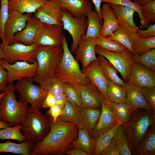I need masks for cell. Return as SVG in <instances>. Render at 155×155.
Returning <instances> with one entry per match:
<instances>
[{"label":"cell","mask_w":155,"mask_h":155,"mask_svg":"<svg viewBox=\"0 0 155 155\" xmlns=\"http://www.w3.org/2000/svg\"><path fill=\"white\" fill-rule=\"evenodd\" d=\"M107 103L117 122L122 124L128 121L131 111L126 104L116 103L109 100Z\"/></svg>","instance_id":"d590c367"},{"label":"cell","mask_w":155,"mask_h":155,"mask_svg":"<svg viewBox=\"0 0 155 155\" xmlns=\"http://www.w3.org/2000/svg\"><path fill=\"white\" fill-rule=\"evenodd\" d=\"M86 17L88 20V26L84 38L95 39L99 38L103 24L101 17L96 11L92 10L87 13Z\"/></svg>","instance_id":"f1b7e54d"},{"label":"cell","mask_w":155,"mask_h":155,"mask_svg":"<svg viewBox=\"0 0 155 155\" xmlns=\"http://www.w3.org/2000/svg\"><path fill=\"white\" fill-rule=\"evenodd\" d=\"M122 124L117 122L114 126L108 131L95 139V146L93 155H100L115 135L118 127Z\"/></svg>","instance_id":"e575fe53"},{"label":"cell","mask_w":155,"mask_h":155,"mask_svg":"<svg viewBox=\"0 0 155 155\" xmlns=\"http://www.w3.org/2000/svg\"><path fill=\"white\" fill-rule=\"evenodd\" d=\"M26 140L17 144L9 141L0 143V154L2 152H9L23 155H31L30 151L33 146Z\"/></svg>","instance_id":"4dcf8cb0"},{"label":"cell","mask_w":155,"mask_h":155,"mask_svg":"<svg viewBox=\"0 0 155 155\" xmlns=\"http://www.w3.org/2000/svg\"><path fill=\"white\" fill-rule=\"evenodd\" d=\"M32 14H23L16 11H9L4 30L6 44L10 45L15 34L25 27L26 22Z\"/></svg>","instance_id":"9a60e30c"},{"label":"cell","mask_w":155,"mask_h":155,"mask_svg":"<svg viewBox=\"0 0 155 155\" xmlns=\"http://www.w3.org/2000/svg\"><path fill=\"white\" fill-rule=\"evenodd\" d=\"M9 127H10V125L8 123L0 121V129Z\"/></svg>","instance_id":"6f0895ef"},{"label":"cell","mask_w":155,"mask_h":155,"mask_svg":"<svg viewBox=\"0 0 155 155\" xmlns=\"http://www.w3.org/2000/svg\"><path fill=\"white\" fill-rule=\"evenodd\" d=\"M63 93L66 95L68 100L75 105L82 107L81 101L75 86L65 83Z\"/></svg>","instance_id":"f6af8a7d"},{"label":"cell","mask_w":155,"mask_h":155,"mask_svg":"<svg viewBox=\"0 0 155 155\" xmlns=\"http://www.w3.org/2000/svg\"><path fill=\"white\" fill-rule=\"evenodd\" d=\"M42 24L36 17L31 16L24 29L15 34L10 44L15 43L28 45L34 44Z\"/></svg>","instance_id":"2e32d148"},{"label":"cell","mask_w":155,"mask_h":155,"mask_svg":"<svg viewBox=\"0 0 155 155\" xmlns=\"http://www.w3.org/2000/svg\"><path fill=\"white\" fill-rule=\"evenodd\" d=\"M3 49L2 47L0 46V61L3 59Z\"/></svg>","instance_id":"91938a15"},{"label":"cell","mask_w":155,"mask_h":155,"mask_svg":"<svg viewBox=\"0 0 155 155\" xmlns=\"http://www.w3.org/2000/svg\"><path fill=\"white\" fill-rule=\"evenodd\" d=\"M49 0H9V11H16L21 13H35L36 10Z\"/></svg>","instance_id":"4316f807"},{"label":"cell","mask_w":155,"mask_h":155,"mask_svg":"<svg viewBox=\"0 0 155 155\" xmlns=\"http://www.w3.org/2000/svg\"><path fill=\"white\" fill-rule=\"evenodd\" d=\"M126 104L131 111L138 108L152 109L144 98L140 88L129 80L125 81Z\"/></svg>","instance_id":"7402d4cb"},{"label":"cell","mask_w":155,"mask_h":155,"mask_svg":"<svg viewBox=\"0 0 155 155\" xmlns=\"http://www.w3.org/2000/svg\"><path fill=\"white\" fill-rule=\"evenodd\" d=\"M13 82L9 83L4 90L6 93L0 103V121L8 123L10 127L21 125L29 108L28 104L16 100Z\"/></svg>","instance_id":"277c9868"},{"label":"cell","mask_w":155,"mask_h":155,"mask_svg":"<svg viewBox=\"0 0 155 155\" xmlns=\"http://www.w3.org/2000/svg\"><path fill=\"white\" fill-rule=\"evenodd\" d=\"M102 2L119 5L131 8L138 13L140 19L141 27L147 28L149 23L144 18L142 14V6L136 1H132L131 0H102Z\"/></svg>","instance_id":"74e56055"},{"label":"cell","mask_w":155,"mask_h":155,"mask_svg":"<svg viewBox=\"0 0 155 155\" xmlns=\"http://www.w3.org/2000/svg\"><path fill=\"white\" fill-rule=\"evenodd\" d=\"M102 104L101 113L95 127L90 132V135L95 139L115 125L117 121L112 112L106 100L101 95L100 97Z\"/></svg>","instance_id":"e0dca14e"},{"label":"cell","mask_w":155,"mask_h":155,"mask_svg":"<svg viewBox=\"0 0 155 155\" xmlns=\"http://www.w3.org/2000/svg\"><path fill=\"white\" fill-rule=\"evenodd\" d=\"M62 26L42 23L34 44L38 46L58 47L62 46Z\"/></svg>","instance_id":"7c38bea8"},{"label":"cell","mask_w":155,"mask_h":155,"mask_svg":"<svg viewBox=\"0 0 155 155\" xmlns=\"http://www.w3.org/2000/svg\"><path fill=\"white\" fill-rule=\"evenodd\" d=\"M154 0H137V2L139 4L142 6L151 1Z\"/></svg>","instance_id":"680465c9"},{"label":"cell","mask_w":155,"mask_h":155,"mask_svg":"<svg viewBox=\"0 0 155 155\" xmlns=\"http://www.w3.org/2000/svg\"><path fill=\"white\" fill-rule=\"evenodd\" d=\"M0 64L7 71V82L9 83L16 80L32 78L38 68V64L36 61L32 63L18 61L13 64H10L2 59L0 61Z\"/></svg>","instance_id":"30bf717a"},{"label":"cell","mask_w":155,"mask_h":155,"mask_svg":"<svg viewBox=\"0 0 155 155\" xmlns=\"http://www.w3.org/2000/svg\"><path fill=\"white\" fill-rule=\"evenodd\" d=\"M50 121V130L39 143L33 145L31 155H62L71 146V142L78 135V126L75 123Z\"/></svg>","instance_id":"6da1fadb"},{"label":"cell","mask_w":155,"mask_h":155,"mask_svg":"<svg viewBox=\"0 0 155 155\" xmlns=\"http://www.w3.org/2000/svg\"><path fill=\"white\" fill-rule=\"evenodd\" d=\"M95 6V11L101 17L100 13L101 4L102 0H91Z\"/></svg>","instance_id":"9f6ffc18"},{"label":"cell","mask_w":155,"mask_h":155,"mask_svg":"<svg viewBox=\"0 0 155 155\" xmlns=\"http://www.w3.org/2000/svg\"><path fill=\"white\" fill-rule=\"evenodd\" d=\"M134 155H155V124L149 128L136 149Z\"/></svg>","instance_id":"83f0119b"},{"label":"cell","mask_w":155,"mask_h":155,"mask_svg":"<svg viewBox=\"0 0 155 155\" xmlns=\"http://www.w3.org/2000/svg\"><path fill=\"white\" fill-rule=\"evenodd\" d=\"M96 45L94 38H83L79 42L75 53V59L78 62H80L82 69L92 61L97 60L95 51Z\"/></svg>","instance_id":"44dd1931"},{"label":"cell","mask_w":155,"mask_h":155,"mask_svg":"<svg viewBox=\"0 0 155 155\" xmlns=\"http://www.w3.org/2000/svg\"><path fill=\"white\" fill-rule=\"evenodd\" d=\"M128 80L139 87H155V71L142 64L131 62Z\"/></svg>","instance_id":"4fadbf2b"},{"label":"cell","mask_w":155,"mask_h":155,"mask_svg":"<svg viewBox=\"0 0 155 155\" xmlns=\"http://www.w3.org/2000/svg\"><path fill=\"white\" fill-rule=\"evenodd\" d=\"M114 137L118 145L120 155H132L128 146L126 133L121 125L117 128Z\"/></svg>","instance_id":"b9f144b4"},{"label":"cell","mask_w":155,"mask_h":155,"mask_svg":"<svg viewBox=\"0 0 155 155\" xmlns=\"http://www.w3.org/2000/svg\"><path fill=\"white\" fill-rule=\"evenodd\" d=\"M34 16L42 23L63 26V10L56 0H49L36 10Z\"/></svg>","instance_id":"5bb4252c"},{"label":"cell","mask_w":155,"mask_h":155,"mask_svg":"<svg viewBox=\"0 0 155 155\" xmlns=\"http://www.w3.org/2000/svg\"><path fill=\"white\" fill-rule=\"evenodd\" d=\"M155 48V36L148 38H140L133 48V54L140 56L146 51Z\"/></svg>","instance_id":"7bdbcfd3"},{"label":"cell","mask_w":155,"mask_h":155,"mask_svg":"<svg viewBox=\"0 0 155 155\" xmlns=\"http://www.w3.org/2000/svg\"><path fill=\"white\" fill-rule=\"evenodd\" d=\"M55 104L56 102L53 95L48 93L42 103V107L49 108Z\"/></svg>","instance_id":"db71d44e"},{"label":"cell","mask_w":155,"mask_h":155,"mask_svg":"<svg viewBox=\"0 0 155 155\" xmlns=\"http://www.w3.org/2000/svg\"><path fill=\"white\" fill-rule=\"evenodd\" d=\"M21 125L0 129V139H11L18 141L20 143L26 140L21 132Z\"/></svg>","instance_id":"ab89813d"},{"label":"cell","mask_w":155,"mask_h":155,"mask_svg":"<svg viewBox=\"0 0 155 155\" xmlns=\"http://www.w3.org/2000/svg\"><path fill=\"white\" fill-rule=\"evenodd\" d=\"M33 82L32 78L18 81L14 88L21 100L30 104L31 106L39 110L48 93L40 85H34Z\"/></svg>","instance_id":"52a82bcc"},{"label":"cell","mask_w":155,"mask_h":155,"mask_svg":"<svg viewBox=\"0 0 155 155\" xmlns=\"http://www.w3.org/2000/svg\"><path fill=\"white\" fill-rule=\"evenodd\" d=\"M82 118L90 133L95 127L100 117L101 108L80 107Z\"/></svg>","instance_id":"836d02e7"},{"label":"cell","mask_w":155,"mask_h":155,"mask_svg":"<svg viewBox=\"0 0 155 155\" xmlns=\"http://www.w3.org/2000/svg\"><path fill=\"white\" fill-rule=\"evenodd\" d=\"M100 13L104 22L100 36L104 37L111 36L119 26V20L108 3H103L100 8Z\"/></svg>","instance_id":"603a6c76"},{"label":"cell","mask_w":155,"mask_h":155,"mask_svg":"<svg viewBox=\"0 0 155 155\" xmlns=\"http://www.w3.org/2000/svg\"><path fill=\"white\" fill-rule=\"evenodd\" d=\"M95 51L96 54L104 57L115 67L123 80H128L132 53L128 50L121 53L110 51L98 45H96Z\"/></svg>","instance_id":"8fae6325"},{"label":"cell","mask_w":155,"mask_h":155,"mask_svg":"<svg viewBox=\"0 0 155 155\" xmlns=\"http://www.w3.org/2000/svg\"><path fill=\"white\" fill-rule=\"evenodd\" d=\"M48 93L53 95L63 93L65 83L54 75L43 80L39 83Z\"/></svg>","instance_id":"8d00e7d4"},{"label":"cell","mask_w":155,"mask_h":155,"mask_svg":"<svg viewBox=\"0 0 155 155\" xmlns=\"http://www.w3.org/2000/svg\"><path fill=\"white\" fill-rule=\"evenodd\" d=\"M140 88L144 98L155 111V87H143Z\"/></svg>","instance_id":"7dc6e473"},{"label":"cell","mask_w":155,"mask_h":155,"mask_svg":"<svg viewBox=\"0 0 155 155\" xmlns=\"http://www.w3.org/2000/svg\"><path fill=\"white\" fill-rule=\"evenodd\" d=\"M137 0H131L132 1H136Z\"/></svg>","instance_id":"6125c7cd"},{"label":"cell","mask_w":155,"mask_h":155,"mask_svg":"<svg viewBox=\"0 0 155 155\" xmlns=\"http://www.w3.org/2000/svg\"><path fill=\"white\" fill-rule=\"evenodd\" d=\"M65 154L68 155H87L82 150L75 148H73L72 149H67Z\"/></svg>","instance_id":"11a10c76"},{"label":"cell","mask_w":155,"mask_h":155,"mask_svg":"<svg viewBox=\"0 0 155 155\" xmlns=\"http://www.w3.org/2000/svg\"><path fill=\"white\" fill-rule=\"evenodd\" d=\"M155 124V111L151 109L138 108L131 111L128 121L121 126L125 131L131 154L135 152L149 128Z\"/></svg>","instance_id":"7a4b0ae2"},{"label":"cell","mask_w":155,"mask_h":155,"mask_svg":"<svg viewBox=\"0 0 155 155\" xmlns=\"http://www.w3.org/2000/svg\"><path fill=\"white\" fill-rule=\"evenodd\" d=\"M95 39L96 45H98L110 51L121 53L128 50L119 42L111 40L107 37L100 36L99 38Z\"/></svg>","instance_id":"f35d334b"},{"label":"cell","mask_w":155,"mask_h":155,"mask_svg":"<svg viewBox=\"0 0 155 155\" xmlns=\"http://www.w3.org/2000/svg\"><path fill=\"white\" fill-rule=\"evenodd\" d=\"M62 21L63 29L66 30L72 37V44L70 51L74 53L79 42L86 34L88 26L87 18L85 15L75 17L67 10H63Z\"/></svg>","instance_id":"ba28073f"},{"label":"cell","mask_w":155,"mask_h":155,"mask_svg":"<svg viewBox=\"0 0 155 155\" xmlns=\"http://www.w3.org/2000/svg\"><path fill=\"white\" fill-rule=\"evenodd\" d=\"M119 150L116 140L113 137L100 155H120Z\"/></svg>","instance_id":"c3c4849f"},{"label":"cell","mask_w":155,"mask_h":155,"mask_svg":"<svg viewBox=\"0 0 155 155\" xmlns=\"http://www.w3.org/2000/svg\"><path fill=\"white\" fill-rule=\"evenodd\" d=\"M22 134L27 140L34 145L41 141L50 130V121L39 110L30 106L21 124Z\"/></svg>","instance_id":"5b68a950"},{"label":"cell","mask_w":155,"mask_h":155,"mask_svg":"<svg viewBox=\"0 0 155 155\" xmlns=\"http://www.w3.org/2000/svg\"><path fill=\"white\" fill-rule=\"evenodd\" d=\"M62 110L64 114L59 116L57 120L63 122L73 123L76 124L79 128H84L86 129L81 115L80 107L68 100Z\"/></svg>","instance_id":"d4e9b609"},{"label":"cell","mask_w":155,"mask_h":155,"mask_svg":"<svg viewBox=\"0 0 155 155\" xmlns=\"http://www.w3.org/2000/svg\"><path fill=\"white\" fill-rule=\"evenodd\" d=\"M63 10L68 11L73 16H86L87 13L93 10L91 3L88 0H56Z\"/></svg>","instance_id":"cb8c5ba5"},{"label":"cell","mask_w":155,"mask_h":155,"mask_svg":"<svg viewBox=\"0 0 155 155\" xmlns=\"http://www.w3.org/2000/svg\"><path fill=\"white\" fill-rule=\"evenodd\" d=\"M0 46L3 49V59L10 64L18 61H26L30 63L35 61V57L38 46L36 44L28 45L15 43L10 45H4L1 42Z\"/></svg>","instance_id":"9c48e42d"},{"label":"cell","mask_w":155,"mask_h":155,"mask_svg":"<svg viewBox=\"0 0 155 155\" xmlns=\"http://www.w3.org/2000/svg\"><path fill=\"white\" fill-rule=\"evenodd\" d=\"M55 100L56 104L62 109H63L67 102L68 100L65 94L64 93L57 94L53 95Z\"/></svg>","instance_id":"f5cc1de1"},{"label":"cell","mask_w":155,"mask_h":155,"mask_svg":"<svg viewBox=\"0 0 155 155\" xmlns=\"http://www.w3.org/2000/svg\"><path fill=\"white\" fill-rule=\"evenodd\" d=\"M7 72L0 64V92L4 91L7 86Z\"/></svg>","instance_id":"816d5d0a"},{"label":"cell","mask_w":155,"mask_h":155,"mask_svg":"<svg viewBox=\"0 0 155 155\" xmlns=\"http://www.w3.org/2000/svg\"><path fill=\"white\" fill-rule=\"evenodd\" d=\"M70 146L82 150L87 155H93L95 149V139L84 128H79L78 137L71 142Z\"/></svg>","instance_id":"484cf974"},{"label":"cell","mask_w":155,"mask_h":155,"mask_svg":"<svg viewBox=\"0 0 155 155\" xmlns=\"http://www.w3.org/2000/svg\"><path fill=\"white\" fill-rule=\"evenodd\" d=\"M97 59L104 76L106 80L119 85H125L123 81L117 75L119 71L108 61L99 55Z\"/></svg>","instance_id":"f546056e"},{"label":"cell","mask_w":155,"mask_h":155,"mask_svg":"<svg viewBox=\"0 0 155 155\" xmlns=\"http://www.w3.org/2000/svg\"><path fill=\"white\" fill-rule=\"evenodd\" d=\"M46 113L51 117L53 122H56L58 117L64 114L62 109L56 104L49 108Z\"/></svg>","instance_id":"f907efd6"},{"label":"cell","mask_w":155,"mask_h":155,"mask_svg":"<svg viewBox=\"0 0 155 155\" xmlns=\"http://www.w3.org/2000/svg\"><path fill=\"white\" fill-rule=\"evenodd\" d=\"M5 94L6 93L4 91L1 92V93L0 94V103L1 100L5 96Z\"/></svg>","instance_id":"94428289"},{"label":"cell","mask_w":155,"mask_h":155,"mask_svg":"<svg viewBox=\"0 0 155 155\" xmlns=\"http://www.w3.org/2000/svg\"><path fill=\"white\" fill-rule=\"evenodd\" d=\"M109 3L112 7L119 21L125 23L136 30L139 28L133 20V15L136 12L134 9L119 5Z\"/></svg>","instance_id":"1f68e13d"},{"label":"cell","mask_w":155,"mask_h":155,"mask_svg":"<svg viewBox=\"0 0 155 155\" xmlns=\"http://www.w3.org/2000/svg\"><path fill=\"white\" fill-rule=\"evenodd\" d=\"M62 46L63 50V57L56 66L54 75L62 82L75 86L91 83L82 72L78 62L69 50L65 34Z\"/></svg>","instance_id":"3957f363"},{"label":"cell","mask_w":155,"mask_h":155,"mask_svg":"<svg viewBox=\"0 0 155 155\" xmlns=\"http://www.w3.org/2000/svg\"><path fill=\"white\" fill-rule=\"evenodd\" d=\"M107 85V96L111 101L126 104V93L124 86H120L106 79Z\"/></svg>","instance_id":"d6a6232c"},{"label":"cell","mask_w":155,"mask_h":155,"mask_svg":"<svg viewBox=\"0 0 155 155\" xmlns=\"http://www.w3.org/2000/svg\"><path fill=\"white\" fill-rule=\"evenodd\" d=\"M142 14L150 23L155 22V0L142 6Z\"/></svg>","instance_id":"bcb514c9"},{"label":"cell","mask_w":155,"mask_h":155,"mask_svg":"<svg viewBox=\"0 0 155 155\" xmlns=\"http://www.w3.org/2000/svg\"><path fill=\"white\" fill-rule=\"evenodd\" d=\"M63 54L62 46L58 47L38 46L35 59L38 69L32 78L33 82L40 81L54 75L57 65Z\"/></svg>","instance_id":"8992f818"},{"label":"cell","mask_w":155,"mask_h":155,"mask_svg":"<svg viewBox=\"0 0 155 155\" xmlns=\"http://www.w3.org/2000/svg\"><path fill=\"white\" fill-rule=\"evenodd\" d=\"M0 8V38L2 41L1 43L6 44L4 35V27L9 15L8 5L9 0H1Z\"/></svg>","instance_id":"ee69618b"},{"label":"cell","mask_w":155,"mask_h":155,"mask_svg":"<svg viewBox=\"0 0 155 155\" xmlns=\"http://www.w3.org/2000/svg\"><path fill=\"white\" fill-rule=\"evenodd\" d=\"M131 62L142 64L155 71V49L148 50L140 56L133 54Z\"/></svg>","instance_id":"60d3db41"},{"label":"cell","mask_w":155,"mask_h":155,"mask_svg":"<svg viewBox=\"0 0 155 155\" xmlns=\"http://www.w3.org/2000/svg\"><path fill=\"white\" fill-rule=\"evenodd\" d=\"M119 22L118 27L113 34L107 37L119 42L133 53V47L140 38L137 35L136 30L125 23Z\"/></svg>","instance_id":"ac0fdd59"},{"label":"cell","mask_w":155,"mask_h":155,"mask_svg":"<svg viewBox=\"0 0 155 155\" xmlns=\"http://www.w3.org/2000/svg\"><path fill=\"white\" fill-rule=\"evenodd\" d=\"M81 70L91 83L96 87L104 98L108 100L107 96L106 79L98 59L92 61L85 68Z\"/></svg>","instance_id":"d6986e66"},{"label":"cell","mask_w":155,"mask_h":155,"mask_svg":"<svg viewBox=\"0 0 155 155\" xmlns=\"http://www.w3.org/2000/svg\"><path fill=\"white\" fill-rule=\"evenodd\" d=\"M138 36L141 38H148L155 36V24L151 25L145 30H142L139 28L136 32Z\"/></svg>","instance_id":"681fc988"},{"label":"cell","mask_w":155,"mask_h":155,"mask_svg":"<svg viewBox=\"0 0 155 155\" xmlns=\"http://www.w3.org/2000/svg\"><path fill=\"white\" fill-rule=\"evenodd\" d=\"M75 87L81 101L82 107L101 108L100 93L96 86L90 83Z\"/></svg>","instance_id":"ffe728a7"}]
</instances>
